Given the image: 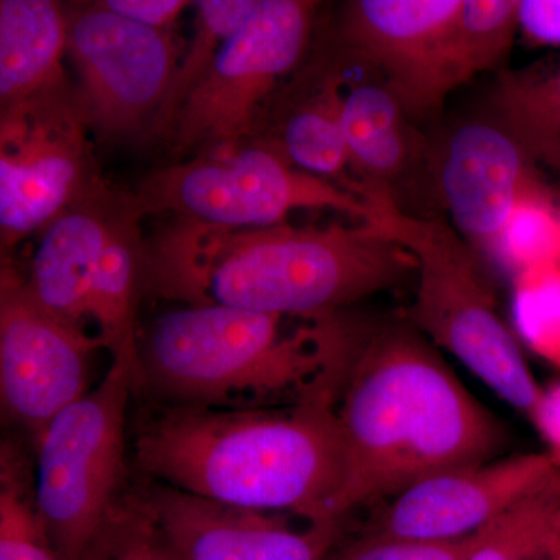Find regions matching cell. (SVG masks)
<instances>
[{
    "mask_svg": "<svg viewBox=\"0 0 560 560\" xmlns=\"http://www.w3.org/2000/svg\"><path fill=\"white\" fill-rule=\"evenodd\" d=\"M335 412L346 451L341 522L431 475L497 459L508 445L503 423L404 316L348 313Z\"/></svg>",
    "mask_w": 560,
    "mask_h": 560,
    "instance_id": "obj_1",
    "label": "cell"
},
{
    "mask_svg": "<svg viewBox=\"0 0 560 560\" xmlns=\"http://www.w3.org/2000/svg\"><path fill=\"white\" fill-rule=\"evenodd\" d=\"M338 385L287 408L151 405L135 423L132 459L147 480L245 510L341 522L346 451Z\"/></svg>",
    "mask_w": 560,
    "mask_h": 560,
    "instance_id": "obj_2",
    "label": "cell"
},
{
    "mask_svg": "<svg viewBox=\"0 0 560 560\" xmlns=\"http://www.w3.org/2000/svg\"><path fill=\"white\" fill-rule=\"evenodd\" d=\"M416 276V260L366 223L226 230L180 221L149 250V291L186 305L323 318Z\"/></svg>",
    "mask_w": 560,
    "mask_h": 560,
    "instance_id": "obj_3",
    "label": "cell"
},
{
    "mask_svg": "<svg viewBox=\"0 0 560 560\" xmlns=\"http://www.w3.org/2000/svg\"><path fill=\"white\" fill-rule=\"evenodd\" d=\"M293 316L184 305L139 331V390L160 404L271 408L340 383L346 311L289 326Z\"/></svg>",
    "mask_w": 560,
    "mask_h": 560,
    "instance_id": "obj_4",
    "label": "cell"
},
{
    "mask_svg": "<svg viewBox=\"0 0 560 560\" xmlns=\"http://www.w3.org/2000/svg\"><path fill=\"white\" fill-rule=\"evenodd\" d=\"M361 195L371 205L364 223L410 250L416 260L415 300L400 316L501 399L533 415L544 389L526 363L517 335L501 316L478 254L451 224L405 213L389 191Z\"/></svg>",
    "mask_w": 560,
    "mask_h": 560,
    "instance_id": "obj_5",
    "label": "cell"
},
{
    "mask_svg": "<svg viewBox=\"0 0 560 560\" xmlns=\"http://www.w3.org/2000/svg\"><path fill=\"white\" fill-rule=\"evenodd\" d=\"M128 368L110 363L98 382L57 416L36 445V497L60 560H80L92 537L130 490Z\"/></svg>",
    "mask_w": 560,
    "mask_h": 560,
    "instance_id": "obj_6",
    "label": "cell"
},
{
    "mask_svg": "<svg viewBox=\"0 0 560 560\" xmlns=\"http://www.w3.org/2000/svg\"><path fill=\"white\" fill-rule=\"evenodd\" d=\"M147 210H164L187 223L226 230L282 224L296 210H334L364 223L366 198L334 180L294 167L278 143L217 150L143 180Z\"/></svg>",
    "mask_w": 560,
    "mask_h": 560,
    "instance_id": "obj_7",
    "label": "cell"
},
{
    "mask_svg": "<svg viewBox=\"0 0 560 560\" xmlns=\"http://www.w3.org/2000/svg\"><path fill=\"white\" fill-rule=\"evenodd\" d=\"M315 9L305 0H259L180 106L168 131L178 153L242 145L261 103L301 60Z\"/></svg>",
    "mask_w": 560,
    "mask_h": 560,
    "instance_id": "obj_8",
    "label": "cell"
},
{
    "mask_svg": "<svg viewBox=\"0 0 560 560\" xmlns=\"http://www.w3.org/2000/svg\"><path fill=\"white\" fill-rule=\"evenodd\" d=\"M97 335L55 315L11 264L0 271V405L33 452L51 420L86 396Z\"/></svg>",
    "mask_w": 560,
    "mask_h": 560,
    "instance_id": "obj_9",
    "label": "cell"
},
{
    "mask_svg": "<svg viewBox=\"0 0 560 560\" xmlns=\"http://www.w3.org/2000/svg\"><path fill=\"white\" fill-rule=\"evenodd\" d=\"M68 54L80 81L73 97L88 128L116 139L153 131L178 69L167 32L97 2L68 16Z\"/></svg>",
    "mask_w": 560,
    "mask_h": 560,
    "instance_id": "obj_10",
    "label": "cell"
},
{
    "mask_svg": "<svg viewBox=\"0 0 560 560\" xmlns=\"http://www.w3.org/2000/svg\"><path fill=\"white\" fill-rule=\"evenodd\" d=\"M72 94L2 110L0 237L11 248L102 183Z\"/></svg>",
    "mask_w": 560,
    "mask_h": 560,
    "instance_id": "obj_11",
    "label": "cell"
},
{
    "mask_svg": "<svg viewBox=\"0 0 560 560\" xmlns=\"http://www.w3.org/2000/svg\"><path fill=\"white\" fill-rule=\"evenodd\" d=\"M559 471L548 453L441 471L383 501L361 530L404 539H463L486 528Z\"/></svg>",
    "mask_w": 560,
    "mask_h": 560,
    "instance_id": "obj_12",
    "label": "cell"
},
{
    "mask_svg": "<svg viewBox=\"0 0 560 560\" xmlns=\"http://www.w3.org/2000/svg\"><path fill=\"white\" fill-rule=\"evenodd\" d=\"M184 560H326L346 522L293 526L289 515L228 506L162 482L135 486Z\"/></svg>",
    "mask_w": 560,
    "mask_h": 560,
    "instance_id": "obj_13",
    "label": "cell"
},
{
    "mask_svg": "<svg viewBox=\"0 0 560 560\" xmlns=\"http://www.w3.org/2000/svg\"><path fill=\"white\" fill-rule=\"evenodd\" d=\"M530 164L495 121H469L453 132L441 162V194L453 228L478 256L497 264L515 213L544 191Z\"/></svg>",
    "mask_w": 560,
    "mask_h": 560,
    "instance_id": "obj_14",
    "label": "cell"
},
{
    "mask_svg": "<svg viewBox=\"0 0 560 560\" xmlns=\"http://www.w3.org/2000/svg\"><path fill=\"white\" fill-rule=\"evenodd\" d=\"M460 5L463 0H353L342 14V39L382 73L408 116H420L441 108L438 73Z\"/></svg>",
    "mask_w": 560,
    "mask_h": 560,
    "instance_id": "obj_15",
    "label": "cell"
},
{
    "mask_svg": "<svg viewBox=\"0 0 560 560\" xmlns=\"http://www.w3.org/2000/svg\"><path fill=\"white\" fill-rule=\"evenodd\" d=\"M125 200L102 183L88 191L44 228L25 275L44 307L86 330L92 276Z\"/></svg>",
    "mask_w": 560,
    "mask_h": 560,
    "instance_id": "obj_16",
    "label": "cell"
},
{
    "mask_svg": "<svg viewBox=\"0 0 560 560\" xmlns=\"http://www.w3.org/2000/svg\"><path fill=\"white\" fill-rule=\"evenodd\" d=\"M145 212L139 197L125 200L95 267L88 298V319L94 323L110 363H119L132 372L136 394L139 390V302L143 291H149V249L143 245L139 224Z\"/></svg>",
    "mask_w": 560,
    "mask_h": 560,
    "instance_id": "obj_17",
    "label": "cell"
},
{
    "mask_svg": "<svg viewBox=\"0 0 560 560\" xmlns=\"http://www.w3.org/2000/svg\"><path fill=\"white\" fill-rule=\"evenodd\" d=\"M68 16L51 0L0 2V102L2 110L70 95L62 68Z\"/></svg>",
    "mask_w": 560,
    "mask_h": 560,
    "instance_id": "obj_18",
    "label": "cell"
},
{
    "mask_svg": "<svg viewBox=\"0 0 560 560\" xmlns=\"http://www.w3.org/2000/svg\"><path fill=\"white\" fill-rule=\"evenodd\" d=\"M407 116L382 81L342 91V131L348 143L350 171L359 178V191L393 194L390 184L410 167L416 143L408 130Z\"/></svg>",
    "mask_w": 560,
    "mask_h": 560,
    "instance_id": "obj_19",
    "label": "cell"
},
{
    "mask_svg": "<svg viewBox=\"0 0 560 560\" xmlns=\"http://www.w3.org/2000/svg\"><path fill=\"white\" fill-rule=\"evenodd\" d=\"M492 121L525 151L533 164L560 175V66L548 73H500L490 95Z\"/></svg>",
    "mask_w": 560,
    "mask_h": 560,
    "instance_id": "obj_20",
    "label": "cell"
},
{
    "mask_svg": "<svg viewBox=\"0 0 560 560\" xmlns=\"http://www.w3.org/2000/svg\"><path fill=\"white\" fill-rule=\"evenodd\" d=\"M517 32V0H463L438 73L441 106L456 88L485 70L499 68Z\"/></svg>",
    "mask_w": 560,
    "mask_h": 560,
    "instance_id": "obj_21",
    "label": "cell"
},
{
    "mask_svg": "<svg viewBox=\"0 0 560 560\" xmlns=\"http://www.w3.org/2000/svg\"><path fill=\"white\" fill-rule=\"evenodd\" d=\"M0 560H60L39 512L35 452L18 438L0 445Z\"/></svg>",
    "mask_w": 560,
    "mask_h": 560,
    "instance_id": "obj_22",
    "label": "cell"
},
{
    "mask_svg": "<svg viewBox=\"0 0 560 560\" xmlns=\"http://www.w3.org/2000/svg\"><path fill=\"white\" fill-rule=\"evenodd\" d=\"M341 97L340 79H331L318 97L290 117L278 145L294 167L359 194V184L348 176L350 160L341 124Z\"/></svg>",
    "mask_w": 560,
    "mask_h": 560,
    "instance_id": "obj_23",
    "label": "cell"
},
{
    "mask_svg": "<svg viewBox=\"0 0 560 560\" xmlns=\"http://www.w3.org/2000/svg\"><path fill=\"white\" fill-rule=\"evenodd\" d=\"M560 555V471L480 530L469 560H552Z\"/></svg>",
    "mask_w": 560,
    "mask_h": 560,
    "instance_id": "obj_24",
    "label": "cell"
},
{
    "mask_svg": "<svg viewBox=\"0 0 560 560\" xmlns=\"http://www.w3.org/2000/svg\"><path fill=\"white\" fill-rule=\"evenodd\" d=\"M259 7V0H200L189 49L176 69L167 98L154 120L153 131L168 135L180 106L212 68L226 40L241 31Z\"/></svg>",
    "mask_w": 560,
    "mask_h": 560,
    "instance_id": "obj_25",
    "label": "cell"
},
{
    "mask_svg": "<svg viewBox=\"0 0 560 560\" xmlns=\"http://www.w3.org/2000/svg\"><path fill=\"white\" fill-rule=\"evenodd\" d=\"M80 560L184 559L131 486L92 537Z\"/></svg>",
    "mask_w": 560,
    "mask_h": 560,
    "instance_id": "obj_26",
    "label": "cell"
},
{
    "mask_svg": "<svg viewBox=\"0 0 560 560\" xmlns=\"http://www.w3.org/2000/svg\"><path fill=\"white\" fill-rule=\"evenodd\" d=\"M518 335L541 359L560 368V264L534 265L514 276Z\"/></svg>",
    "mask_w": 560,
    "mask_h": 560,
    "instance_id": "obj_27",
    "label": "cell"
},
{
    "mask_svg": "<svg viewBox=\"0 0 560 560\" xmlns=\"http://www.w3.org/2000/svg\"><path fill=\"white\" fill-rule=\"evenodd\" d=\"M550 261L560 264V215L541 191L515 213L497 264L517 276L526 268Z\"/></svg>",
    "mask_w": 560,
    "mask_h": 560,
    "instance_id": "obj_28",
    "label": "cell"
},
{
    "mask_svg": "<svg viewBox=\"0 0 560 560\" xmlns=\"http://www.w3.org/2000/svg\"><path fill=\"white\" fill-rule=\"evenodd\" d=\"M478 541L480 530L453 540L404 539L360 530L353 539H342L326 560H469Z\"/></svg>",
    "mask_w": 560,
    "mask_h": 560,
    "instance_id": "obj_29",
    "label": "cell"
},
{
    "mask_svg": "<svg viewBox=\"0 0 560 560\" xmlns=\"http://www.w3.org/2000/svg\"><path fill=\"white\" fill-rule=\"evenodd\" d=\"M518 31L530 43L560 46V0H518Z\"/></svg>",
    "mask_w": 560,
    "mask_h": 560,
    "instance_id": "obj_30",
    "label": "cell"
},
{
    "mask_svg": "<svg viewBox=\"0 0 560 560\" xmlns=\"http://www.w3.org/2000/svg\"><path fill=\"white\" fill-rule=\"evenodd\" d=\"M103 3L114 13L156 31H165L191 5L184 0H105Z\"/></svg>",
    "mask_w": 560,
    "mask_h": 560,
    "instance_id": "obj_31",
    "label": "cell"
},
{
    "mask_svg": "<svg viewBox=\"0 0 560 560\" xmlns=\"http://www.w3.org/2000/svg\"><path fill=\"white\" fill-rule=\"evenodd\" d=\"M550 447L551 459L560 469V382L541 390L539 404L529 416Z\"/></svg>",
    "mask_w": 560,
    "mask_h": 560,
    "instance_id": "obj_32",
    "label": "cell"
},
{
    "mask_svg": "<svg viewBox=\"0 0 560 560\" xmlns=\"http://www.w3.org/2000/svg\"><path fill=\"white\" fill-rule=\"evenodd\" d=\"M552 560H560V555H559V556H556V558H555V559H552Z\"/></svg>",
    "mask_w": 560,
    "mask_h": 560,
    "instance_id": "obj_33",
    "label": "cell"
}]
</instances>
